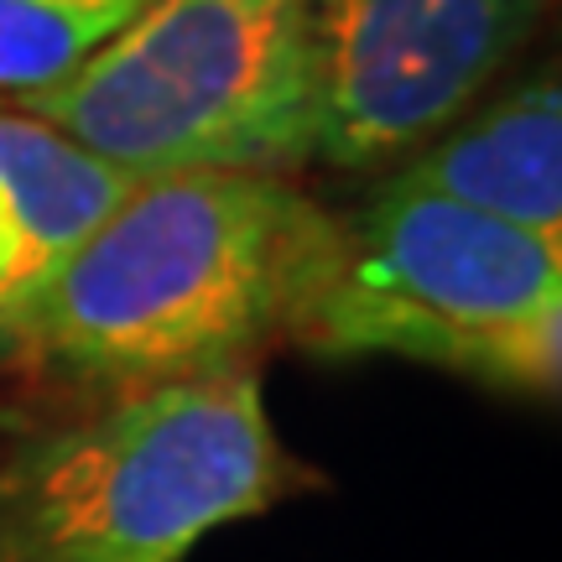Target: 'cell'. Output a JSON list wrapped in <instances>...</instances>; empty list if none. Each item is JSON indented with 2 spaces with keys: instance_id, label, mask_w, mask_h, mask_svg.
Returning a JSON list of instances; mask_svg holds the SVG:
<instances>
[{
  "instance_id": "cell-4",
  "label": "cell",
  "mask_w": 562,
  "mask_h": 562,
  "mask_svg": "<svg viewBox=\"0 0 562 562\" xmlns=\"http://www.w3.org/2000/svg\"><path fill=\"white\" fill-rule=\"evenodd\" d=\"M131 178L313 161L302 0H146L58 89L11 104Z\"/></svg>"
},
{
  "instance_id": "cell-8",
  "label": "cell",
  "mask_w": 562,
  "mask_h": 562,
  "mask_svg": "<svg viewBox=\"0 0 562 562\" xmlns=\"http://www.w3.org/2000/svg\"><path fill=\"white\" fill-rule=\"evenodd\" d=\"M146 0H0V100L58 89Z\"/></svg>"
},
{
  "instance_id": "cell-7",
  "label": "cell",
  "mask_w": 562,
  "mask_h": 562,
  "mask_svg": "<svg viewBox=\"0 0 562 562\" xmlns=\"http://www.w3.org/2000/svg\"><path fill=\"white\" fill-rule=\"evenodd\" d=\"M136 182L53 125L0 110V328Z\"/></svg>"
},
{
  "instance_id": "cell-2",
  "label": "cell",
  "mask_w": 562,
  "mask_h": 562,
  "mask_svg": "<svg viewBox=\"0 0 562 562\" xmlns=\"http://www.w3.org/2000/svg\"><path fill=\"white\" fill-rule=\"evenodd\" d=\"M318 484L256 370L110 391L0 448V562H188L220 526Z\"/></svg>"
},
{
  "instance_id": "cell-1",
  "label": "cell",
  "mask_w": 562,
  "mask_h": 562,
  "mask_svg": "<svg viewBox=\"0 0 562 562\" xmlns=\"http://www.w3.org/2000/svg\"><path fill=\"white\" fill-rule=\"evenodd\" d=\"M334 214L277 172L140 178L0 328L32 370L136 391L250 370L292 334Z\"/></svg>"
},
{
  "instance_id": "cell-6",
  "label": "cell",
  "mask_w": 562,
  "mask_h": 562,
  "mask_svg": "<svg viewBox=\"0 0 562 562\" xmlns=\"http://www.w3.org/2000/svg\"><path fill=\"white\" fill-rule=\"evenodd\" d=\"M391 172L474 214L562 250V83L531 74L505 94L469 104L453 125L412 146Z\"/></svg>"
},
{
  "instance_id": "cell-3",
  "label": "cell",
  "mask_w": 562,
  "mask_h": 562,
  "mask_svg": "<svg viewBox=\"0 0 562 562\" xmlns=\"http://www.w3.org/2000/svg\"><path fill=\"white\" fill-rule=\"evenodd\" d=\"M313 355H402L505 391H558L562 250L385 172L334 214L292 323Z\"/></svg>"
},
{
  "instance_id": "cell-5",
  "label": "cell",
  "mask_w": 562,
  "mask_h": 562,
  "mask_svg": "<svg viewBox=\"0 0 562 562\" xmlns=\"http://www.w3.org/2000/svg\"><path fill=\"white\" fill-rule=\"evenodd\" d=\"M547 0H302L313 63V161H396L480 100Z\"/></svg>"
},
{
  "instance_id": "cell-9",
  "label": "cell",
  "mask_w": 562,
  "mask_h": 562,
  "mask_svg": "<svg viewBox=\"0 0 562 562\" xmlns=\"http://www.w3.org/2000/svg\"><path fill=\"white\" fill-rule=\"evenodd\" d=\"M21 427H26V417H16V412H11V406H0V448H5V442L16 438Z\"/></svg>"
}]
</instances>
